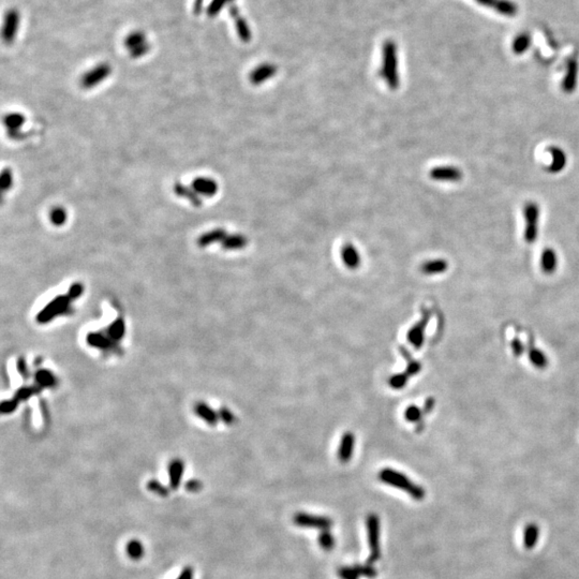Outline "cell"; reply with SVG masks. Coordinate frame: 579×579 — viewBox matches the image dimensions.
Segmentation results:
<instances>
[{
	"label": "cell",
	"instance_id": "obj_1",
	"mask_svg": "<svg viewBox=\"0 0 579 579\" xmlns=\"http://www.w3.org/2000/svg\"><path fill=\"white\" fill-rule=\"evenodd\" d=\"M380 75L385 80L387 86L392 90L399 87L400 79L398 73V50L397 45L393 40H387L383 44L382 49V67L380 70Z\"/></svg>",
	"mask_w": 579,
	"mask_h": 579
},
{
	"label": "cell",
	"instance_id": "obj_2",
	"mask_svg": "<svg viewBox=\"0 0 579 579\" xmlns=\"http://www.w3.org/2000/svg\"><path fill=\"white\" fill-rule=\"evenodd\" d=\"M379 478L387 485L398 488V489L404 490L408 492L415 500H423L426 492H425L424 488L422 486L416 485L412 481L406 477L404 474L396 471V470L386 468L383 469L379 474Z\"/></svg>",
	"mask_w": 579,
	"mask_h": 579
},
{
	"label": "cell",
	"instance_id": "obj_3",
	"mask_svg": "<svg viewBox=\"0 0 579 579\" xmlns=\"http://www.w3.org/2000/svg\"><path fill=\"white\" fill-rule=\"evenodd\" d=\"M366 527L368 533V543L370 548V555L368 562L374 564L381 558V547H380V518L376 514H370L366 519Z\"/></svg>",
	"mask_w": 579,
	"mask_h": 579
},
{
	"label": "cell",
	"instance_id": "obj_4",
	"mask_svg": "<svg viewBox=\"0 0 579 579\" xmlns=\"http://www.w3.org/2000/svg\"><path fill=\"white\" fill-rule=\"evenodd\" d=\"M540 214V206L535 202H528L523 207V217L526 222L523 237L528 243H533L537 239Z\"/></svg>",
	"mask_w": 579,
	"mask_h": 579
},
{
	"label": "cell",
	"instance_id": "obj_5",
	"mask_svg": "<svg viewBox=\"0 0 579 579\" xmlns=\"http://www.w3.org/2000/svg\"><path fill=\"white\" fill-rule=\"evenodd\" d=\"M294 523L297 524L298 527L319 529L323 531L329 530L332 528L333 520L332 518L325 516H316V515L307 513H297L294 516Z\"/></svg>",
	"mask_w": 579,
	"mask_h": 579
},
{
	"label": "cell",
	"instance_id": "obj_6",
	"mask_svg": "<svg viewBox=\"0 0 579 579\" xmlns=\"http://www.w3.org/2000/svg\"><path fill=\"white\" fill-rule=\"evenodd\" d=\"M111 67L108 63H100L92 70L87 71L80 78V86L84 89L94 88L111 74Z\"/></svg>",
	"mask_w": 579,
	"mask_h": 579
},
{
	"label": "cell",
	"instance_id": "obj_7",
	"mask_svg": "<svg viewBox=\"0 0 579 579\" xmlns=\"http://www.w3.org/2000/svg\"><path fill=\"white\" fill-rule=\"evenodd\" d=\"M579 63L577 57H569L565 63V75L562 80V89L565 94H573L578 84Z\"/></svg>",
	"mask_w": 579,
	"mask_h": 579
},
{
	"label": "cell",
	"instance_id": "obj_8",
	"mask_svg": "<svg viewBox=\"0 0 579 579\" xmlns=\"http://www.w3.org/2000/svg\"><path fill=\"white\" fill-rule=\"evenodd\" d=\"M429 176L436 182L443 183H458L463 179V172L457 167L442 166L433 168L429 172Z\"/></svg>",
	"mask_w": 579,
	"mask_h": 579
},
{
	"label": "cell",
	"instance_id": "obj_9",
	"mask_svg": "<svg viewBox=\"0 0 579 579\" xmlns=\"http://www.w3.org/2000/svg\"><path fill=\"white\" fill-rule=\"evenodd\" d=\"M20 12L15 9H11L7 12L3 26V39L7 44H11L14 41L20 27Z\"/></svg>",
	"mask_w": 579,
	"mask_h": 579
},
{
	"label": "cell",
	"instance_id": "obj_10",
	"mask_svg": "<svg viewBox=\"0 0 579 579\" xmlns=\"http://www.w3.org/2000/svg\"><path fill=\"white\" fill-rule=\"evenodd\" d=\"M475 2L505 16H515L518 11L516 4L510 2V0H475Z\"/></svg>",
	"mask_w": 579,
	"mask_h": 579
},
{
	"label": "cell",
	"instance_id": "obj_11",
	"mask_svg": "<svg viewBox=\"0 0 579 579\" xmlns=\"http://www.w3.org/2000/svg\"><path fill=\"white\" fill-rule=\"evenodd\" d=\"M229 12H230V15H231L232 19L234 20L235 28H236L239 39L245 43L250 42V40H251L250 27L248 26L246 20L241 16V14L239 12V9L234 4H232V5H230Z\"/></svg>",
	"mask_w": 579,
	"mask_h": 579
},
{
	"label": "cell",
	"instance_id": "obj_12",
	"mask_svg": "<svg viewBox=\"0 0 579 579\" xmlns=\"http://www.w3.org/2000/svg\"><path fill=\"white\" fill-rule=\"evenodd\" d=\"M429 319H430V312L424 311L422 320L416 323L408 333V340L416 349H420L423 346L425 328L427 326Z\"/></svg>",
	"mask_w": 579,
	"mask_h": 579
},
{
	"label": "cell",
	"instance_id": "obj_13",
	"mask_svg": "<svg viewBox=\"0 0 579 579\" xmlns=\"http://www.w3.org/2000/svg\"><path fill=\"white\" fill-rule=\"evenodd\" d=\"M548 152H550L551 157H553V161L548 167H546V171L549 174H558L562 172L567 164V156L565 151L558 146H550L548 148Z\"/></svg>",
	"mask_w": 579,
	"mask_h": 579
},
{
	"label": "cell",
	"instance_id": "obj_14",
	"mask_svg": "<svg viewBox=\"0 0 579 579\" xmlns=\"http://www.w3.org/2000/svg\"><path fill=\"white\" fill-rule=\"evenodd\" d=\"M277 70V67L273 65V63H262L261 66L252 70L249 75V79L253 85H261L266 82L267 79L276 75Z\"/></svg>",
	"mask_w": 579,
	"mask_h": 579
},
{
	"label": "cell",
	"instance_id": "obj_15",
	"mask_svg": "<svg viewBox=\"0 0 579 579\" xmlns=\"http://www.w3.org/2000/svg\"><path fill=\"white\" fill-rule=\"evenodd\" d=\"M69 300H70L69 296H58L52 303H50L47 308L38 315V320L41 323H45L50 319H52L54 315L57 314V312L63 311L65 310V307L69 304Z\"/></svg>",
	"mask_w": 579,
	"mask_h": 579
},
{
	"label": "cell",
	"instance_id": "obj_16",
	"mask_svg": "<svg viewBox=\"0 0 579 579\" xmlns=\"http://www.w3.org/2000/svg\"><path fill=\"white\" fill-rule=\"evenodd\" d=\"M354 445H355V437L353 432L347 431L346 433H343L338 450V458L341 463L347 464L351 460L353 456V451H354Z\"/></svg>",
	"mask_w": 579,
	"mask_h": 579
},
{
	"label": "cell",
	"instance_id": "obj_17",
	"mask_svg": "<svg viewBox=\"0 0 579 579\" xmlns=\"http://www.w3.org/2000/svg\"><path fill=\"white\" fill-rule=\"evenodd\" d=\"M191 186L198 195L212 197L218 192V184L212 178H205V177L195 178L192 182Z\"/></svg>",
	"mask_w": 579,
	"mask_h": 579
},
{
	"label": "cell",
	"instance_id": "obj_18",
	"mask_svg": "<svg viewBox=\"0 0 579 579\" xmlns=\"http://www.w3.org/2000/svg\"><path fill=\"white\" fill-rule=\"evenodd\" d=\"M341 260L348 268L356 269L360 265V257L357 249L350 242L341 248Z\"/></svg>",
	"mask_w": 579,
	"mask_h": 579
},
{
	"label": "cell",
	"instance_id": "obj_19",
	"mask_svg": "<svg viewBox=\"0 0 579 579\" xmlns=\"http://www.w3.org/2000/svg\"><path fill=\"white\" fill-rule=\"evenodd\" d=\"M185 466L182 460L175 459L172 461L169 467V478H170V487L173 490L178 489V487L182 483L183 475H184Z\"/></svg>",
	"mask_w": 579,
	"mask_h": 579
},
{
	"label": "cell",
	"instance_id": "obj_20",
	"mask_svg": "<svg viewBox=\"0 0 579 579\" xmlns=\"http://www.w3.org/2000/svg\"><path fill=\"white\" fill-rule=\"evenodd\" d=\"M541 266L545 274H554L558 266V257L554 249L547 248L542 253Z\"/></svg>",
	"mask_w": 579,
	"mask_h": 579
},
{
	"label": "cell",
	"instance_id": "obj_21",
	"mask_svg": "<svg viewBox=\"0 0 579 579\" xmlns=\"http://www.w3.org/2000/svg\"><path fill=\"white\" fill-rule=\"evenodd\" d=\"M227 232L223 229H215L212 231H208L206 233H203L200 237L197 239V245L200 246L201 248L207 247V246H211L212 243L215 242H221L224 237L227 236Z\"/></svg>",
	"mask_w": 579,
	"mask_h": 579
},
{
	"label": "cell",
	"instance_id": "obj_22",
	"mask_svg": "<svg viewBox=\"0 0 579 579\" xmlns=\"http://www.w3.org/2000/svg\"><path fill=\"white\" fill-rule=\"evenodd\" d=\"M174 192L176 193L177 196L186 198V200H188L195 207L202 206V200H201L200 195H198L193 189L185 186L184 184L176 183L174 185Z\"/></svg>",
	"mask_w": 579,
	"mask_h": 579
},
{
	"label": "cell",
	"instance_id": "obj_23",
	"mask_svg": "<svg viewBox=\"0 0 579 579\" xmlns=\"http://www.w3.org/2000/svg\"><path fill=\"white\" fill-rule=\"evenodd\" d=\"M447 268H448L447 261L443 260V259H436V260L426 261L421 266L422 273L425 275L442 274V273H444V271H446Z\"/></svg>",
	"mask_w": 579,
	"mask_h": 579
},
{
	"label": "cell",
	"instance_id": "obj_24",
	"mask_svg": "<svg viewBox=\"0 0 579 579\" xmlns=\"http://www.w3.org/2000/svg\"><path fill=\"white\" fill-rule=\"evenodd\" d=\"M248 245V239L242 234L227 235L221 241V247L225 250H238Z\"/></svg>",
	"mask_w": 579,
	"mask_h": 579
},
{
	"label": "cell",
	"instance_id": "obj_25",
	"mask_svg": "<svg viewBox=\"0 0 579 579\" xmlns=\"http://www.w3.org/2000/svg\"><path fill=\"white\" fill-rule=\"evenodd\" d=\"M126 553L128 557L134 561H139L144 557L145 548L142 544V542L139 540H131L127 543L126 546Z\"/></svg>",
	"mask_w": 579,
	"mask_h": 579
},
{
	"label": "cell",
	"instance_id": "obj_26",
	"mask_svg": "<svg viewBox=\"0 0 579 579\" xmlns=\"http://www.w3.org/2000/svg\"><path fill=\"white\" fill-rule=\"evenodd\" d=\"M540 535V529L535 523H530L524 530V547L527 549L534 548Z\"/></svg>",
	"mask_w": 579,
	"mask_h": 579
},
{
	"label": "cell",
	"instance_id": "obj_27",
	"mask_svg": "<svg viewBox=\"0 0 579 579\" xmlns=\"http://www.w3.org/2000/svg\"><path fill=\"white\" fill-rule=\"evenodd\" d=\"M195 412L196 414H198L201 419H203L205 422H207L210 425H214L217 424L219 419V414H217L214 410H212L210 406L204 404V403H198L195 405Z\"/></svg>",
	"mask_w": 579,
	"mask_h": 579
},
{
	"label": "cell",
	"instance_id": "obj_28",
	"mask_svg": "<svg viewBox=\"0 0 579 579\" xmlns=\"http://www.w3.org/2000/svg\"><path fill=\"white\" fill-rule=\"evenodd\" d=\"M530 44H531L530 35L528 33H521L514 39L512 44V50L516 55H521V54L526 53L529 50Z\"/></svg>",
	"mask_w": 579,
	"mask_h": 579
},
{
	"label": "cell",
	"instance_id": "obj_29",
	"mask_svg": "<svg viewBox=\"0 0 579 579\" xmlns=\"http://www.w3.org/2000/svg\"><path fill=\"white\" fill-rule=\"evenodd\" d=\"M25 116L21 113H10L5 116L4 123L9 131L20 130L25 122Z\"/></svg>",
	"mask_w": 579,
	"mask_h": 579
},
{
	"label": "cell",
	"instance_id": "obj_30",
	"mask_svg": "<svg viewBox=\"0 0 579 579\" xmlns=\"http://www.w3.org/2000/svg\"><path fill=\"white\" fill-rule=\"evenodd\" d=\"M146 42V37H145V34L142 31H133L126 37L125 47L130 51Z\"/></svg>",
	"mask_w": 579,
	"mask_h": 579
},
{
	"label": "cell",
	"instance_id": "obj_31",
	"mask_svg": "<svg viewBox=\"0 0 579 579\" xmlns=\"http://www.w3.org/2000/svg\"><path fill=\"white\" fill-rule=\"evenodd\" d=\"M67 218H68L67 212L65 208L61 206L53 207L50 212V220L54 225H56V227H60V225L65 224Z\"/></svg>",
	"mask_w": 579,
	"mask_h": 579
},
{
	"label": "cell",
	"instance_id": "obj_32",
	"mask_svg": "<svg viewBox=\"0 0 579 579\" xmlns=\"http://www.w3.org/2000/svg\"><path fill=\"white\" fill-rule=\"evenodd\" d=\"M529 358H530L531 363L533 365L537 368H541V369L545 368L547 366V363H548V360H547L544 353L540 350H536V349H533L530 351Z\"/></svg>",
	"mask_w": 579,
	"mask_h": 579
},
{
	"label": "cell",
	"instance_id": "obj_33",
	"mask_svg": "<svg viewBox=\"0 0 579 579\" xmlns=\"http://www.w3.org/2000/svg\"><path fill=\"white\" fill-rule=\"evenodd\" d=\"M400 352L402 353V355H403V356H404L406 359L409 360V363H408V367H406V370H405V374L408 375L409 377H410V376H415V375H418V374L421 371V369H422V365L419 363V361H416V360H414V359H411V358H410V354H409V352L406 351L404 348L400 347Z\"/></svg>",
	"mask_w": 579,
	"mask_h": 579
},
{
	"label": "cell",
	"instance_id": "obj_34",
	"mask_svg": "<svg viewBox=\"0 0 579 579\" xmlns=\"http://www.w3.org/2000/svg\"><path fill=\"white\" fill-rule=\"evenodd\" d=\"M319 543L324 550H332L335 547V544H336V540H335L329 530H323L320 533Z\"/></svg>",
	"mask_w": 579,
	"mask_h": 579
},
{
	"label": "cell",
	"instance_id": "obj_35",
	"mask_svg": "<svg viewBox=\"0 0 579 579\" xmlns=\"http://www.w3.org/2000/svg\"><path fill=\"white\" fill-rule=\"evenodd\" d=\"M13 185V175L12 171L10 169H4L2 172V178H0V188L2 191L5 193L9 191L12 188Z\"/></svg>",
	"mask_w": 579,
	"mask_h": 579
},
{
	"label": "cell",
	"instance_id": "obj_36",
	"mask_svg": "<svg viewBox=\"0 0 579 579\" xmlns=\"http://www.w3.org/2000/svg\"><path fill=\"white\" fill-rule=\"evenodd\" d=\"M423 413H424L423 410L420 409L418 405H410V406H408V409H406L404 412V418L408 422L416 423V422H420L422 420Z\"/></svg>",
	"mask_w": 579,
	"mask_h": 579
},
{
	"label": "cell",
	"instance_id": "obj_37",
	"mask_svg": "<svg viewBox=\"0 0 579 579\" xmlns=\"http://www.w3.org/2000/svg\"><path fill=\"white\" fill-rule=\"evenodd\" d=\"M229 3V0H212V3L207 7V15L211 17H215L220 13L223 7Z\"/></svg>",
	"mask_w": 579,
	"mask_h": 579
},
{
	"label": "cell",
	"instance_id": "obj_38",
	"mask_svg": "<svg viewBox=\"0 0 579 579\" xmlns=\"http://www.w3.org/2000/svg\"><path fill=\"white\" fill-rule=\"evenodd\" d=\"M147 488L148 490L156 493L160 497H168L170 491H169V488L166 487L164 485H162L159 481H156V479H152L148 484H147Z\"/></svg>",
	"mask_w": 579,
	"mask_h": 579
},
{
	"label": "cell",
	"instance_id": "obj_39",
	"mask_svg": "<svg viewBox=\"0 0 579 579\" xmlns=\"http://www.w3.org/2000/svg\"><path fill=\"white\" fill-rule=\"evenodd\" d=\"M408 379L409 376L405 373L395 375L390 380V385L392 388H394V390H401V388H403L406 385V383H408Z\"/></svg>",
	"mask_w": 579,
	"mask_h": 579
},
{
	"label": "cell",
	"instance_id": "obj_40",
	"mask_svg": "<svg viewBox=\"0 0 579 579\" xmlns=\"http://www.w3.org/2000/svg\"><path fill=\"white\" fill-rule=\"evenodd\" d=\"M354 567L356 568V571L358 572V574L360 576H364L367 578H375L378 575L376 568L373 566V564H370V563L356 564V565H354Z\"/></svg>",
	"mask_w": 579,
	"mask_h": 579
},
{
	"label": "cell",
	"instance_id": "obj_41",
	"mask_svg": "<svg viewBox=\"0 0 579 579\" xmlns=\"http://www.w3.org/2000/svg\"><path fill=\"white\" fill-rule=\"evenodd\" d=\"M338 575L341 579H358L360 576L354 566L340 567L338 571Z\"/></svg>",
	"mask_w": 579,
	"mask_h": 579
},
{
	"label": "cell",
	"instance_id": "obj_42",
	"mask_svg": "<svg viewBox=\"0 0 579 579\" xmlns=\"http://www.w3.org/2000/svg\"><path fill=\"white\" fill-rule=\"evenodd\" d=\"M149 50H150V45L148 44V42H146V43L140 45V47H138V48L130 50V56L134 59L141 58L144 55H146V54L149 52Z\"/></svg>",
	"mask_w": 579,
	"mask_h": 579
},
{
	"label": "cell",
	"instance_id": "obj_43",
	"mask_svg": "<svg viewBox=\"0 0 579 579\" xmlns=\"http://www.w3.org/2000/svg\"><path fill=\"white\" fill-rule=\"evenodd\" d=\"M88 342H89L92 346L99 347V348H102V347L104 348V347H106V346L108 345L107 340H106L104 337L100 336V335H98V334H92V335H89V336H88Z\"/></svg>",
	"mask_w": 579,
	"mask_h": 579
},
{
	"label": "cell",
	"instance_id": "obj_44",
	"mask_svg": "<svg viewBox=\"0 0 579 579\" xmlns=\"http://www.w3.org/2000/svg\"><path fill=\"white\" fill-rule=\"evenodd\" d=\"M110 329H111V330H110V334H111V336H112L113 338H115V339L120 338V337L122 336V335H123V333H125V326H123L122 321H121V320L116 321V322L112 325Z\"/></svg>",
	"mask_w": 579,
	"mask_h": 579
},
{
	"label": "cell",
	"instance_id": "obj_45",
	"mask_svg": "<svg viewBox=\"0 0 579 579\" xmlns=\"http://www.w3.org/2000/svg\"><path fill=\"white\" fill-rule=\"evenodd\" d=\"M37 380L43 386H51L54 383V377L49 371H39L37 375Z\"/></svg>",
	"mask_w": 579,
	"mask_h": 579
},
{
	"label": "cell",
	"instance_id": "obj_46",
	"mask_svg": "<svg viewBox=\"0 0 579 579\" xmlns=\"http://www.w3.org/2000/svg\"><path fill=\"white\" fill-rule=\"evenodd\" d=\"M176 579H194V569L192 566H185L183 571L177 576Z\"/></svg>",
	"mask_w": 579,
	"mask_h": 579
},
{
	"label": "cell",
	"instance_id": "obj_47",
	"mask_svg": "<svg viewBox=\"0 0 579 579\" xmlns=\"http://www.w3.org/2000/svg\"><path fill=\"white\" fill-rule=\"evenodd\" d=\"M219 418H221L225 423L229 424V425H231V424H233V423L235 422L234 414H233L231 411H229L228 409H225V408H222V409L220 410V412H219Z\"/></svg>",
	"mask_w": 579,
	"mask_h": 579
},
{
	"label": "cell",
	"instance_id": "obj_48",
	"mask_svg": "<svg viewBox=\"0 0 579 579\" xmlns=\"http://www.w3.org/2000/svg\"><path fill=\"white\" fill-rule=\"evenodd\" d=\"M83 293V285L80 283L72 284L69 290V297L70 298H76Z\"/></svg>",
	"mask_w": 579,
	"mask_h": 579
},
{
	"label": "cell",
	"instance_id": "obj_49",
	"mask_svg": "<svg viewBox=\"0 0 579 579\" xmlns=\"http://www.w3.org/2000/svg\"><path fill=\"white\" fill-rule=\"evenodd\" d=\"M186 489L191 492H197L202 489V483L200 481H196V479H192V481L186 484Z\"/></svg>",
	"mask_w": 579,
	"mask_h": 579
},
{
	"label": "cell",
	"instance_id": "obj_50",
	"mask_svg": "<svg viewBox=\"0 0 579 579\" xmlns=\"http://www.w3.org/2000/svg\"><path fill=\"white\" fill-rule=\"evenodd\" d=\"M512 349H513V352H514L516 355H520L521 353H522V351H523V347H522L521 342H520L518 339L513 340V342H512Z\"/></svg>",
	"mask_w": 579,
	"mask_h": 579
},
{
	"label": "cell",
	"instance_id": "obj_51",
	"mask_svg": "<svg viewBox=\"0 0 579 579\" xmlns=\"http://www.w3.org/2000/svg\"><path fill=\"white\" fill-rule=\"evenodd\" d=\"M203 4H204V0H194V7H193V10H194V14L198 15L202 11V8H203Z\"/></svg>",
	"mask_w": 579,
	"mask_h": 579
},
{
	"label": "cell",
	"instance_id": "obj_52",
	"mask_svg": "<svg viewBox=\"0 0 579 579\" xmlns=\"http://www.w3.org/2000/svg\"><path fill=\"white\" fill-rule=\"evenodd\" d=\"M433 404H434V400L432 399V398H428V399L426 400V402H425V406H424V409H423V412H424V413H429V412L432 410V408H433Z\"/></svg>",
	"mask_w": 579,
	"mask_h": 579
},
{
	"label": "cell",
	"instance_id": "obj_53",
	"mask_svg": "<svg viewBox=\"0 0 579 579\" xmlns=\"http://www.w3.org/2000/svg\"><path fill=\"white\" fill-rule=\"evenodd\" d=\"M28 395H29V390H27V388L26 390L25 388H22L19 393V397L22 398V399H24V398H26V397H28Z\"/></svg>",
	"mask_w": 579,
	"mask_h": 579
},
{
	"label": "cell",
	"instance_id": "obj_54",
	"mask_svg": "<svg viewBox=\"0 0 579 579\" xmlns=\"http://www.w3.org/2000/svg\"><path fill=\"white\" fill-rule=\"evenodd\" d=\"M233 2H234V0H229V3H231V4H233Z\"/></svg>",
	"mask_w": 579,
	"mask_h": 579
}]
</instances>
